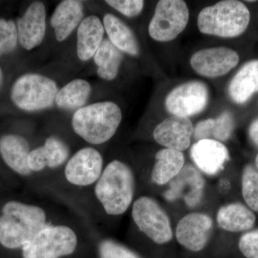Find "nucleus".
<instances>
[{"instance_id": "30", "label": "nucleus", "mask_w": 258, "mask_h": 258, "mask_svg": "<svg viewBox=\"0 0 258 258\" xmlns=\"http://www.w3.org/2000/svg\"><path fill=\"white\" fill-rule=\"evenodd\" d=\"M99 252L101 258H141L133 251L112 240L103 241Z\"/></svg>"}, {"instance_id": "1", "label": "nucleus", "mask_w": 258, "mask_h": 258, "mask_svg": "<svg viewBox=\"0 0 258 258\" xmlns=\"http://www.w3.org/2000/svg\"><path fill=\"white\" fill-rule=\"evenodd\" d=\"M0 217V243L10 249L23 247L46 226L42 208L19 202L6 203Z\"/></svg>"}, {"instance_id": "24", "label": "nucleus", "mask_w": 258, "mask_h": 258, "mask_svg": "<svg viewBox=\"0 0 258 258\" xmlns=\"http://www.w3.org/2000/svg\"><path fill=\"white\" fill-rule=\"evenodd\" d=\"M92 93V86L86 80L76 79L59 88L55 104L64 111H76L86 106Z\"/></svg>"}, {"instance_id": "35", "label": "nucleus", "mask_w": 258, "mask_h": 258, "mask_svg": "<svg viewBox=\"0 0 258 258\" xmlns=\"http://www.w3.org/2000/svg\"><path fill=\"white\" fill-rule=\"evenodd\" d=\"M3 73L2 71L1 68H0V87H1L2 84H3Z\"/></svg>"}, {"instance_id": "11", "label": "nucleus", "mask_w": 258, "mask_h": 258, "mask_svg": "<svg viewBox=\"0 0 258 258\" xmlns=\"http://www.w3.org/2000/svg\"><path fill=\"white\" fill-rule=\"evenodd\" d=\"M240 60L236 51L225 47L203 49L195 52L190 64L195 72L207 78L225 76L237 66Z\"/></svg>"}, {"instance_id": "6", "label": "nucleus", "mask_w": 258, "mask_h": 258, "mask_svg": "<svg viewBox=\"0 0 258 258\" xmlns=\"http://www.w3.org/2000/svg\"><path fill=\"white\" fill-rule=\"evenodd\" d=\"M78 240L66 226H45L23 247V258H60L74 252Z\"/></svg>"}, {"instance_id": "20", "label": "nucleus", "mask_w": 258, "mask_h": 258, "mask_svg": "<svg viewBox=\"0 0 258 258\" xmlns=\"http://www.w3.org/2000/svg\"><path fill=\"white\" fill-rule=\"evenodd\" d=\"M30 152V144L23 137L8 134L0 138V154L3 160L21 175L31 174L28 162Z\"/></svg>"}, {"instance_id": "21", "label": "nucleus", "mask_w": 258, "mask_h": 258, "mask_svg": "<svg viewBox=\"0 0 258 258\" xmlns=\"http://www.w3.org/2000/svg\"><path fill=\"white\" fill-rule=\"evenodd\" d=\"M103 27L109 41L123 53L137 57L140 53L137 37L128 25L118 17L106 13L103 18Z\"/></svg>"}, {"instance_id": "16", "label": "nucleus", "mask_w": 258, "mask_h": 258, "mask_svg": "<svg viewBox=\"0 0 258 258\" xmlns=\"http://www.w3.org/2000/svg\"><path fill=\"white\" fill-rule=\"evenodd\" d=\"M190 155L198 169L209 176L219 174L230 160L227 147L222 142L212 139L197 142L191 147Z\"/></svg>"}, {"instance_id": "9", "label": "nucleus", "mask_w": 258, "mask_h": 258, "mask_svg": "<svg viewBox=\"0 0 258 258\" xmlns=\"http://www.w3.org/2000/svg\"><path fill=\"white\" fill-rule=\"evenodd\" d=\"M208 101V86L200 81H191L174 88L166 96L165 107L172 115L189 118L201 113Z\"/></svg>"}, {"instance_id": "33", "label": "nucleus", "mask_w": 258, "mask_h": 258, "mask_svg": "<svg viewBox=\"0 0 258 258\" xmlns=\"http://www.w3.org/2000/svg\"><path fill=\"white\" fill-rule=\"evenodd\" d=\"M249 134L251 140L258 147V118L251 123L249 128Z\"/></svg>"}, {"instance_id": "34", "label": "nucleus", "mask_w": 258, "mask_h": 258, "mask_svg": "<svg viewBox=\"0 0 258 258\" xmlns=\"http://www.w3.org/2000/svg\"><path fill=\"white\" fill-rule=\"evenodd\" d=\"M229 186H230V184H229L228 181H227V180L222 179L220 181V188L223 190V191L228 189Z\"/></svg>"}, {"instance_id": "12", "label": "nucleus", "mask_w": 258, "mask_h": 258, "mask_svg": "<svg viewBox=\"0 0 258 258\" xmlns=\"http://www.w3.org/2000/svg\"><path fill=\"white\" fill-rule=\"evenodd\" d=\"M103 166V157L98 151L92 147L83 148L69 159L64 175L71 184L88 186L99 179Z\"/></svg>"}, {"instance_id": "26", "label": "nucleus", "mask_w": 258, "mask_h": 258, "mask_svg": "<svg viewBox=\"0 0 258 258\" xmlns=\"http://www.w3.org/2000/svg\"><path fill=\"white\" fill-rule=\"evenodd\" d=\"M235 127V121L230 111H225L216 118H208L199 122L194 128L193 137L197 142L212 139L226 142L230 138Z\"/></svg>"}, {"instance_id": "28", "label": "nucleus", "mask_w": 258, "mask_h": 258, "mask_svg": "<svg viewBox=\"0 0 258 258\" xmlns=\"http://www.w3.org/2000/svg\"><path fill=\"white\" fill-rule=\"evenodd\" d=\"M242 191L249 208L258 212V171L252 165L246 166L242 172Z\"/></svg>"}, {"instance_id": "23", "label": "nucleus", "mask_w": 258, "mask_h": 258, "mask_svg": "<svg viewBox=\"0 0 258 258\" xmlns=\"http://www.w3.org/2000/svg\"><path fill=\"white\" fill-rule=\"evenodd\" d=\"M217 221L223 230L231 232H242L253 227L255 215L242 204L231 203L219 209Z\"/></svg>"}, {"instance_id": "13", "label": "nucleus", "mask_w": 258, "mask_h": 258, "mask_svg": "<svg viewBox=\"0 0 258 258\" xmlns=\"http://www.w3.org/2000/svg\"><path fill=\"white\" fill-rule=\"evenodd\" d=\"M213 231V220L208 215L192 212L183 217L176 227V240L185 248L199 252L205 248Z\"/></svg>"}, {"instance_id": "3", "label": "nucleus", "mask_w": 258, "mask_h": 258, "mask_svg": "<svg viewBox=\"0 0 258 258\" xmlns=\"http://www.w3.org/2000/svg\"><path fill=\"white\" fill-rule=\"evenodd\" d=\"M134 176L132 169L118 160L111 161L102 172L95 193L108 215H120L133 200Z\"/></svg>"}, {"instance_id": "32", "label": "nucleus", "mask_w": 258, "mask_h": 258, "mask_svg": "<svg viewBox=\"0 0 258 258\" xmlns=\"http://www.w3.org/2000/svg\"><path fill=\"white\" fill-rule=\"evenodd\" d=\"M239 248L247 258H258V230L249 231L242 235Z\"/></svg>"}, {"instance_id": "7", "label": "nucleus", "mask_w": 258, "mask_h": 258, "mask_svg": "<svg viewBox=\"0 0 258 258\" xmlns=\"http://www.w3.org/2000/svg\"><path fill=\"white\" fill-rule=\"evenodd\" d=\"M189 12L182 0H161L149 25V34L158 42H169L184 31Z\"/></svg>"}, {"instance_id": "29", "label": "nucleus", "mask_w": 258, "mask_h": 258, "mask_svg": "<svg viewBox=\"0 0 258 258\" xmlns=\"http://www.w3.org/2000/svg\"><path fill=\"white\" fill-rule=\"evenodd\" d=\"M18 43L16 24L13 20L0 19V56L14 51Z\"/></svg>"}, {"instance_id": "10", "label": "nucleus", "mask_w": 258, "mask_h": 258, "mask_svg": "<svg viewBox=\"0 0 258 258\" xmlns=\"http://www.w3.org/2000/svg\"><path fill=\"white\" fill-rule=\"evenodd\" d=\"M169 189L164 193L166 200H182L189 208L198 207L203 200L205 181L195 166L186 164L171 181Z\"/></svg>"}, {"instance_id": "25", "label": "nucleus", "mask_w": 258, "mask_h": 258, "mask_svg": "<svg viewBox=\"0 0 258 258\" xmlns=\"http://www.w3.org/2000/svg\"><path fill=\"white\" fill-rule=\"evenodd\" d=\"M155 159L152 180L158 185L169 183L178 175L184 166V154L173 149H161L156 154Z\"/></svg>"}, {"instance_id": "22", "label": "nucleus", "mask_w": 258, "mask_h": 258, "mask_svg": "<svg viewBox=\"0 0 258 258\" xmlns=\"http://www.w3.org/2000/svg\"><path fill=\"white\" fill-rule=\"evenodd\" d=\"M258 92V60L247 62L231 80L228 87L231 99L239 104L249 101Z\"/></svg>"}, {"instance_id": "36", "label": "nucleus", "mask_w": 258, "mask_h": 258, "mask_svg": "<svg viewBox=\"0 0 258 258\" xmlns=\"http://www.w3.org/2000/svg\"><path fill=\"white\" fill-rule=\"evenodd\" d=\"M255 164H256V166H257V168L258 169V154H257V157H256Z\"/></svg>"}, {"instance_id": "15", "label": "nucleus", "mask_w": 258, "mask_h": 258, "mask_svg": "<svg viewBox=\"0 0 258 258\" xmlns=\"http://www.w3.org/2000/svg\"><path fill=\"white\" fill-rule=\"evenodd\" d=\"M193 133V124L189 118L171 115L157 125L153 136L166 149L181 152L189 147Z\"/></svg>"}, {"instance_id": "31", "label": "nucleus", "mask_w": 258, "mask_h": 258, "mask_svg": "<svg viewBox=\"0 0 258 258\" xmlns=\"http://www.w3.org/2000/svg\"><path fill=\"white\" fill-rule=\"evenodd\" d=\"M108 6L129 18H136L142 13L144 8L142 0H107Z\"/></svg>"}, {"instance_id": "5", "label": "nucleus", "mask_w": 258, "mask_h": 258, "mask_svg": "<svg viewBox=\"0 0 258 258\" xmlns=\"http://www.w3.org/2000/svg\"><path fill=\"white\" fill-rule=\"evenodd\" d=\"M59 88L55 80L48 76L28 73L15 81L10 96L20 110L34 113L52 108Z\"/></svg>"}, {"instance_id": "19", "label": "nucleus", "mask_w": 258, "mask_h": 258, "mask_svg": "<svg viewBox=\"0 0 258 258\" xmlns=\"http://www.w3.org/2000/svg\"><path fill=\"white\" fill-rule=\"evenodd\" d=\"M67 144L58 137H48L41 147L30 151L28 166L32 171H40L46 166L55 168L64 164L69 157Z\"/></svg>"}, {"instance_id": "14", "label": "nucleus", "mask_w": 258, "mask_h": 258, "mask_svg": "<svg viewBox=\"0 0 258 258\" xmlns=\"http://www.w3.org/2000/svg\"><path fill=\"white\" fill-rule=\"evenodd\" d=\"M18 42L26 50L40 46L46 35L47 10L42 2L35 1L29 5L17 23Z\"/></svg>"}, {"instance_id": "2", "label": "nucleus", "mask_w": 258, "mask_h": 258, "mask_svg": "<svg viewBox=\"0 0 258 258\" xmlns=\"http://www.w3.org/2000/svg\"><path fill=\"white\" fill-rule=\"evenodd\" d=\"M122 120L120 107L114 102H96L75 111L71 125L75 133L93 145L106 143L115 135Z\"/></svg>"}, {"instance_id": "8", "label": "nucleus", "mask_w": 258, "mask_h": 258, "mask_svg": "<svg viewBox=\"0 0 258 258\" xmlns=\"http://www.w3.org/2000/svg\"><path fill=\"white\" fill-rule=\"evenodd\" d=\"M132 214L139 230L153 242L161 244L169 242L172 239L169 216L152 198L142 197L136 200Z\"/></svg>"}, {"instance_id": "17", "label": "nucleus", "mask_w": 258, "mask_h": 258, "mask_svg": "<svg viewBox=\"0 0 258 258\" xmlns=\"http://www.w3.org/2000/svg\"><path fill=\"white\" fill-rule=\"evenodd\" d=\"M85 7L79 0H63L56 6L50 19L56 40L64 42L84 19Z\"/></svg>"}, {"instance_id": "18", "label": "nucleus", "mask_w": 258, "mask_h": 258, "mask_svg": "<svg viewBox=\"0 0 258 258\" xmlns=\"http://www.w3.org/2000/svg\"><path fill=\"white\" fill-rule=\"evenodd\" d=\"M103 21L97 15H90L83 19L76 30V53L82 62L92 59L104 40Z\"/></svg>"}, {"instance_id": "27", "label": "nucleus", "mask_w": 258, "mask_h": 258, "mask_svg": "<svg viewBox=\"0 0 258 258\" xmlns=\"http://www.w3.org/2000/svg\"><path fill=\"white\" fill-rule=\"evenodd\" d=\"M96 64V74L100 79L111 81L117 77L123 60V53L109 41L108 38L102 42L93 57Z\"/></svg>"}, {"instance_id": "4", "label": "nucleus", "mask_w": 258, "mask_h": 258, "mask_svg": "<svg viewBox=\"0 0 258 258\" xmlns=\"http://www.w3.org/2000/svg\"><path fill=\"white\" fill-rule=\"evenodd\" d=\"M250 13L244 3L224 0L207 7L199 14V30L205 35L232 38L242 35L248 27Z\"/></svg>"}]
</instances>
